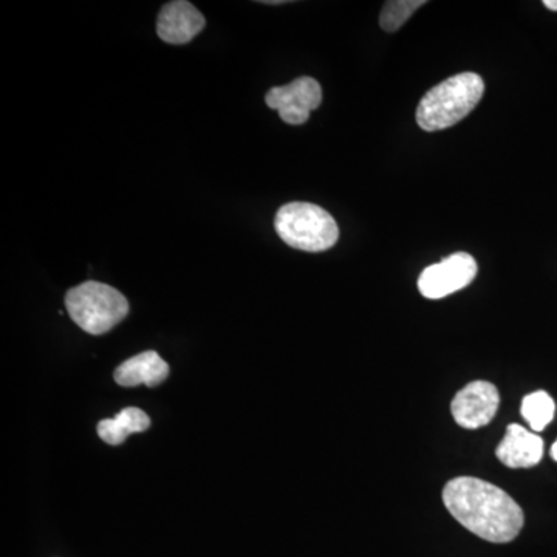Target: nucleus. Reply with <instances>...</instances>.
Returning a JSON list of instances; mask_svg holds the SVG:
<instances>
[{
  "label": "nucleus",
  "instance_id": "f257e3e1",
  "mask_svg": "<svg viewBox=\"0 0 557 557\" xmlns=\"http://www.w3.org/2000/svg\"><path fill=\"white\" fill-rule=\"evenodd\" d=\"M443 502L458 523L493 544L515 541L525 522L518 502L485 480H450L443 490Z\"/></svg>",
  "mask_w": 557,
  "mask_h": 557
},
{
  "label": "nucleus",
  "instance_id": "f03ea898",
  "mask_svg": "<svg viewBox=\"0 0 557 557\" xmlns=\"http://www.w3.org/2000/svg\"><path fill=\"white\" fill-rule=\"evenodd\" d=\"M485 91L482 76L474 72L458 73L443 81L421 98L417 123L426 132L445 131L467 119Z\"/></svg>",
  "mask_w": 557,
  "mask_h": 557
},
{
  "label": "nucleus",
  "instance_id": "7ed1b4c3",
  "mask_svg": "<svg viewBox=\"0 0 557 557\" xmlns=\"http://www.w3.org/2000/svg\"><path fill=\"white\" fill-rule=\"evenodd\" d=\"M274 228L288 247L300 251H327L339 239L336 220L324 208L306 201H293L278 209Z\"/></svg>",
  "mask_w": 557,
  "mask_h": 557
},
{
  "label": "nucleus",
  "instance_id": "20e7f679",
  "mask_svg": "<svg viewBox=\"0 0 557 557\" xmlns=\"http://www.w3.org/2000/svg\"><path fill=\"white\" fill-rule=\"evenodd\" d=\"M69 317L90 335H104L129 314V302L119 289L101 282H84L65 295Z\"/></svg>",
  "mask_w": 557,
  "mask_h": 557
},
{
  "label": "nucleus",
  "instance_id": "39448f33",
  "mask_svg": "<svg viewBox=\"0 0 557 557\" xmlns=\"http://www.w3.org/2000/svg\"><path fill=\"white\" fill-rule=\"evenodd\" d=\"M479 265L468 252H456L442 262L428 267L418 278V288L428 299H443L467 288L475 276Z\"/></svg>",
  "mask_w": 557,
  "mask_h": 557
},
{
  "label": "nucleus",
  "instance_id": "423d86ee",
  "mask_svg": "<svg viewBox=\"0 0 557 557\" xmlns=\"http://www.w3.org/2000/svg\"><path fill=\"white\" fill-rule=\"evenodd\" d=\"M270 109L277 110L282 121L293 126L307 123L310 112L322 102V89L317 79L302 76L292 81L287 86L273 87L265 95Z\"/></svg>",
  "mask_w": 557,
  "mask_h": 557
},
{
  "label": "nucleus",
  "instance_id": "0eeeda50",
  "mask_svg": "<svg viewBox=\"0 0 557 557\" xmlns=\"http://www.w3.org/2000/svg\"><path fill=\"white\" fill-rule=\"evenodd\" d=\"M498 405H500V397H498L497 387L487 381H474L458 392L450 405V412L458 426L479 429L493 421Z\"/></svg>",
  "mask_w": 557,
  "mask_h": 557
},
{
  "label": "nucleus",
  "instance_id": "6e6552de",
  "mask_svg": "<svg viewBox=\"0 0 557 557\" xmlns=\"http://www.w3.org/2000/svg\"><path fill=\"white\" fill-rule=\"evenodd\" d=\"M207 27V20L193 3L174 0L161 9L157 21V35L172 46H183Z\"/></svg>",
  "mask_w": 557,
  "mask_h": 557
},
{
  "label": "nucleus",
  "instance_id": "1a4fd4ad",
  "mask_svg": "<svg viewBox=\"0 0 557 557\" xmlns=\"http://www.w3.org/2000/svg\"><path fill=\"white\" fill-rule=\"evenodd\" d=\"M496 456L505 467L511 469L533 468L544 457V440L536 432L509 424L507 435L497 446Z\"/></svg>",
  "mask_w": 557,
  "mask_h": 557
},
{
  "label": "nucleus",
  "instance_id": "9d476101",
  "mask_svg": "<svg viewBox=\"0 0 557 557\" xmlns=\"http://www.w3.org/2000/svg\"><path fill=\"white\" fill-rule=\"evenodd\" d=\"M170 376V364L157 351H143L127 359L115 370L116 384L135 387L145 384L156 387Z\"/></svg>",
  "mask_w": 557,
  "mask_h": 557
},
{
  "label": "nucleus",
  "instance_id": "9b49d317",
  "mask_svg": "<svg viewBox=\"0 0 557 557\" xmlns=\"http://www.w3.org/2000/svg\"><path fill=\"white\" fill-rule=\"evenodd\" d=\"M150 426L148 413L138 408L121 410L115 418H108L98 423V435L108 445L119 446L135 432H145Z\"/></svg>",
  "mask_w": 557,
  "mask_h": 557
},
{
  "label": "nucleus",
  "instance_id": "f8f14e48",
  "mask_svg": "<svg viewBox=\"0 0 557 557\" xmlns=\"http://www.w3.org/2000/svg\"><path fill=\"white\" fill-rule=\"evenodd\" d=\"M522 417L525 418L533 432L544 431L555 418V399L547 392L539 391L527 395L522 401Z\"/></svg>",
  "mask_w": 557,
  "mask_h": 557
},
{
  "label": "nucleus",
  "instance_id": "ddd939ff",
  "mask_svg": "<svg viewBox=\"0 0 557 557\" xmlns=\"http://www.w3.org/2000/svg\"><path fill=\"white\" fill-rule=\"evenodd\" d=\"M424 3V0H388L380 14L381 28L388 33L397 32Z\"/></svg>",
  "mask_w": 557,
  "mask_h": 557
},
{
  "label": "nucleus",
  "instance_id": "4468645a",
  "mask_svg": "<svg viewBox=\"0 0 557 557\" xmlns=\"http://www.w3.org/2000/svg\"><path fill=\"white\" fill-rule=\"evenodd\" d=\"M544 5L547 7L548 10L557 11V0H544Z\"/></svg>",
  "mask_w": 557,
  "mask_h": 557
},
{
  "label": "nucleus",
  "instance_id": "2eb2a0df",
  "mask_svg": "<svg viewBox=\"0 0 557 557\" xmlns=\"http://www.w3.org/2000/svg\"><path fill=\"white\" fill-rule=\"evenodd\" d=\"M552 458L553 460L557 461V440L555 442V445L552 446Z\"/></svg>",
  "mask_w": 557,
  "mask_h": 557
}]
</instances>
